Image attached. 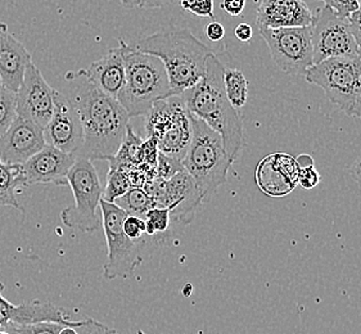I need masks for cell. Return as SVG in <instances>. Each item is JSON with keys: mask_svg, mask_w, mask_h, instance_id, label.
<instances>
[{"mask_svg": "<svg viewBox=\"0 0 361 334\" xmlns=\"http://www.w3.org/2000/svg\"><path fill=\"white\" fill-rule=\"evenodd\" d=\"M118 43L123 47L125 82L117 101L130 118L145 116L154 103L171 97L166 70L152 54L137 51L123 40Z\"/></svg>", "mask_w": 361, "mask_h": 334, "instance_id": "obj_4", "label": "cell"}, {"mask_svg": "<svg viewBox=\"0 0 361 334\" xmlns=\"http://www.w3.org/2000/svg\"><path fill=\"white\" fill-rule=\"evenodd\" d=\"M75 161L76 156L45 144L40 152L21 165L25 187L34 184L67 185V175Z\"/></svg>", "mask_w": 361, "mask_h": 334, "instance_id": "obj_16", "label": "cell"}, {"mask_svg": "<svg viewBox=\"0 0 361 334\" xmlns=\"http://www.w3.org/2000/svg\"><path fill=\"white\" fill-rule=\"evenodd\" d=\"M234 35L238 39L239 42L247 43V42H250L252 39V27L248 23H239L238 26L234 30Z\"/></svg>", "mask_w": 361, "mask_h": 334, "instance_id": "obj_38", "label": "cell"}, {"mask_svg": "<svg viewBox=\"0 0 361 334\" xmlns=\"http://www.w3.org/2000/svg\"><path fill=\"white\" fill-rule=\"evenodd\" d=\"M78 76L98 87L104 94L117 99L125 82V63L121 44L103 57L93 62L87 70H81Z\"/></svg>", "mask_w": 361, "mask_h": 334, "instance_id": "obj_21", "label": "cell"}, {"mask_svg": "<svg viewBox=\"0 0 361 334\" xmlns=\"http://www.w3.org/2000/svg\"><path fill=\"white\" fill-rule=\"evenodd\" d=\"M246 7V0H223L221 9L228 15L237 17L240 15Z\"/></svg>", "mask_w": 361, "mask_h": 334, "instance_id": "obj_36", "label": "cell"}, {"mask_svg": "<svg viewBox=\"0 0 361 334\" xmlns=\"http://www.w3.org/2000/svg\"><path fill=\"white\" fill-rule=\"evenodd\" d=\"M224 87L226 97L234 109L245 107L248 98V81L237 68H224Z\"/></svg>", "mask_w": 361, "mask_h": 334, "instance_id": "obj_24", "label": "cell"}, {"mask_svg": "<svg viewBox=\"0 0 361 334\" xmlns=\"http://www.w3.org/2000/svg\"><path fill=\"white\" fill-rule=\"evenodd\" d=\"M134 48L164 63L171 95H181L202 80L207 58L214 53L188 29L175 26L142 39Z\"/></svg>", "mask_w": 361, "mask_h": 334, "instance_id": "obj_3", "label": "cell"}, {"mask_svg": "<svg viewBox=\"0 0 361 334\" xmlns=\"http://www.w3.org/2000/svg\"><path fill=\"white\" fill-rule=\"evenodd\" d=\"M25 187L21 165H9L0 160V207L9 206L22 210L16 198L17 187Z\"/></svg>", "mask_w": 361, "mask_h": 334, "instance_id": "obj_22", "label": "cell"}, {"mask_svg": "<svg viewBox=\"0 0 361 334\" xmlns=\"http://www.w3.org/2000/svg\"><path fill=\"white\" fill-rule=\"evenodd\" d=\"M4 290V284L0 282V328L32 324L39 321H56L68 327H75L76 321L67 319L65 310L42 301H30L15 305L3 296Z\"/></svg>", "mask_w": 361, "mask_h": 334, "instance_id": "obj_18", "label": "cell"}, {"mask_svg": "<svg viewBox=\"0 0 361 334\" xmlns=\"http://www.w3.org/2000/svg\"><path fill=\"white\" fill-rule=\"evenodd\" d=\"M123 232L130 240H143V234H145V218L128 215L123 220Z\"/></svg>", "mask_w": 361, "mask_h": 334, "instance_id": "obj_33", "label": "cell"}, {"mask_svg": "<svg viewBox=\"0 0 361 334\" xmlns=\"http://www.w3.org/2000/svg\"><path fill=\"white\" fill-rule=\"evenodd\" d=\"M73 329L76 330V334H118L115 329L94 319L76 321Z\"/></svg>", "mask_w": 361, "mask_h": 334, "instance_id": "obj_31", "label": "cell"}, {"mask_svg": "<svg viewBox=\"0 0 361 334\" xmlns=\"http://www.w3.org/2000/svg\"><path fill=\"white\" fill-rule=\"evenodd\" d=\"M120 1L123 7L130 8V9L142 8V4H143V0H120Z\"/></svg>", "mask_w": 361, "mask_h": 334, "instance_id": "obj_42", "label": "cell"}, {"mask_svg": "<svg viewBox=\"0 0 361 334\" xmlns=\"http://www.w3.org/2000/svg\"><path fill=\"white\" fill-rule=\"evenodd\" d=\"M354 117H357V118L361 120V93L360 97H359V101L356 103V107H355Z\"/></svg>", "mask_w": 361, "mask_h": 334, "instance_id": "obj_43", "label": "cell"}, {"mask_svg": "<svg viewBox=\"0 0 361 334\" xmlns=\"http://www.w3.org/2000/svg\"><path fill=\"white\" fill-rule=\"evenodd\" d=\"M31 56L27 49L20 43L4 23H0V80L1 85L17 93L27 66L31 63Z\"/></svg>", "mask_w": 361, "mask_h": 334, "instance_id": "obj_20", "label": "cell"}, {"mask_svg": "<svg viewBox=\"0 0 361 334\" xmlns=\"http://www.w3.org/2000/svg\"><path fill=\"white\" fill-rule=\"evenodd\" d=\"M181 8L200 17L214 18V0H179Z\"/></svg>", "mask_w": 361, "mask_h": 334, "instance_id": "obj_30", "label": "cell"}, {"mask_svg": "<svg viewBox=\"0 0 361 334\" xmlns=\"http://www.w3.org/2000/svg\"><path fill=\"white\" fill-rule=\"evenodd\" d=\"M67 185L73 190L75 206L62 211V223L80 232H97L102 225L97 211L101 207L103 188L93 162L76 159L67 175Z\"/></svg>", "mask_w": 361, "mask_h": 334, "instance_id": "obj_8", "label": "cell"}, {"mask_svg": "<svg viewBox=\"0 0 361 334\" xmlns=\"http://www.w3.org/2000/svg\"><path fill=\"white\" fill-rule=\"evenodd\" d=\"M359 56H360V58H361V51H359Z\"/></svg>", "mask_w": 361, "mask_h": 334, "instance_id": "obj_48", "label": "cell"}, {"mask_svg": "<svg viewBox=\"0 0 361 334\" xmlns=\"http://www.w3.org/2000/svg\"><path fill=\"white\" fill-rule=\"evenodd\" d=\"M176 0H143L142 8L145 9H157V8L167 7L173 4Z\"/></svg>", "mask_w": 361, "mask_h": 334, "instance_id": "obj_39", "label": "cell"}, {"mask_svg": "<svg viewBox=\"0 0 361 334\" xmlns=\"http://www.w3.org/2000/svg\"><path fill=\"white\" fill-rule=\"evenodd\" d=\"M131 188L129 176L125 170L120 167L109 165V171L107 174V185L103 189L102 199L106 202L114 204L117 198L123 196Z\"/></svg>", "mask_w": 361, "mask_h": 334, "instance_id": "obj_25", "label": "cell"}, {"mask_svg": "<svg viewBox=\"0 0 361 334\" xmlns=\"http://www.w3.org/2000/svg\"><path fill=\"white\" fill-rule=\"evenodd\" d=\"M145 192L152 198L156 207L170 210L171 218L181 224H189L203 199L206 198L195 179L184 170L170 180L154 179L145 183Z\"/></svg>", "mask_w": 361, "mask_h": 334, "instance_id": "obj_12", "label": "cell"}, {"mask_svg": "<svg viewBox=\"0 0 361 334\" xmlns=\"http://www.w3.org/2000/svg\"><path fill=\"white\" fill-rule=\"evenodd\" d=\"M0 87H1V80H0Z\"/></svg>", "mask_w": 361, "mask_h": 334, "instance_id": "obj_49", "label": "cell"}, {"mask_svg": "<svg viewBox=\"0 0 361 334\" xmlns=\"http://www.w3.org/2000/svg\"><path fill=\"white\" fill-rule=\"evenodd\" d=\"M324 1L325 7L331 8L341 18H348L359 9V0H320Z\"/></svg>", "mask_w": 361, "mask_h": 334, "instance_id": "obj_32", "label": "cell"}, {"mask_svg": "<svg viewBox=\"0 0 361 334\" xmlns=\"http://www.w3.org/2000/svg\"><path fill=\"white\" fill-rule=\"evenodd\" d=\"M54 93L56 90L31 62L17 92V116L27 118L44 129L53 116Z\"/></svg>", "mask_w": 361, "mask_h": 334, "instance_id": "obj_14", "label": "cell"}, {"mask_svg": "<svg viewBox=\"0 0 361 334\" xmlns=\"http://www.w3.org/2000/svg\"><path fill=\"white\" fill-rule=\"evenodd\" d=\"M297 165L298 168H306V167L314 166V160L309 154H301L296 159Z\"/></svg>", "mask_w": 361, "mask_h": 334, "instance_id": "obj_40", "label": "cell"}, {"mask_svg": "<svg viewBox=\"0 0 361 334\" xmlns=\"http://www.w3.org/2000/svg\"><path fill=\"white\" fill-rule=\"evenodd\" d=\"M320 179H322V176L315 166L306 167V168H300L297 184H300V187H302L306 190H310L318 185Z\"/></svg>", "mask_w": 361, "mask_h": 334, "instance_id": "obj_34", "label": "cell"}, {"mask_svg": "<svg viewBox=\"0 0 361 334\" xmlns=\"http://www.w3.org/2000/svg\"><path fill=\"white\" fill-rule=\"evenodd\" d=\"M114 204L123 209L128 215L145 218L148 211L156 207L152 198L143 188L131 187L123 196L117 198Z\"/></svg>", "mask_w": 361, "mask_h": 334, "instance_id": "obj_23", "label": "cell"}, {"mask_svg": "<svg viewBox=\"0 0 361 334\" xmlns=\"http://www.w3.org/2000/svg\"><path fill=\"white\" fill-rule=\"evenodd\" d=\"M44 147L43 128L27 118L17 116L0 138V160L9 165H23Z\"/></svg>", "mask_w": 361, "mask_h": 334, "instance_id": "obj_15", "label": "cell"}, {"mask_svg": "<svg viewBox=\"0 0 361 334\" xmlns=\"http://www.w3.org/2000/svg\"><path fill=\"white\" fill-rule=\"evenodd\" d=\"M17 117V93L0 87V138L7 132Z\"/></svg>", "mask_w": 361, "mask_h": 334, "instance_id": "obj_26", "label": "cell"}, {"mask_svg": "<svg viewBox=\"0 0 361 334\" xmlns=\"http://www.w3.org/2000/svg\"><path fill=\"white\" fill-rule=\"evenodd\" d=\"M361 0H359V3H360Z\"/></svg>", "mask_w": 361, "mask_h": 334, "instance_id": "obj_50", "label": "cell"}, {"mask_svg": "<svg viewBox=\"0 0 361 334\" xmlns=\"http://www.w3.org/2000/svg\"><path fill=\"white\" fill-rule=\"evenodd\" d=\"M350 174L357 183H361V157L355 161L354 165L350 168Z\"/></svg>", "mask_w": 361, "mask_h": 334, "instance_id": "obj_41", "label": "cell"}, {"mask_svg": "<svg viewBox=\"0 0 361 334\" xmlns=\"http://www.w3.org/2000/svg\"><path fill=\"white\" fill-rule=\"evenodd\" d=\"M311 29L314 65L325 59L359 56V47L348 20L341 18L331 8H322L314 16Z\"/></svg>", "mask_w": 361, "mask_h": 334, "instance_id": "obj_11", "label": "cell"}, {"mask_svg": "<svg viewBox=\"0 0 361 334\" xmlns=\"http://www.w3.org/2000/svg\"><path fill=\"white\" fill-rule=\"evenodd\" d=\"M137 334H145L143 330H137Z\"/></svg>", "mask_w": 361, "mask_h": 334, "instance_id": "obj_46", "label": "cell"}, {"mask_svg": "<svg viewBox=\"0 0 361 334\" xmlns=\"http://www.w3.org/2000/svg\"><path fill=\"white\" fill-rule=\"evenodd\" d=\"M275 66L289 75H305L314 66L311 26L292 29L259 27Z\"/></svg>", "mask_w": 361, "mask_h": 334, "instance_id": "obj_10", "label": "cell"}, {"mask_svg": "<svg viewBox=\"0 0 361 334\" xmlns=\"http://www.w3.org/2000/svg\"><path fill=\"white\" fill-rule=\"evenodd\" d=\"M305 79L322 87L326 98L347 116L354 117L361 93L360 56L325 59L310 67Z\"/></svg>", "mask_w": 361, "mask_h": 334, "instance_id": "obj_7", "label": "cell"}, {"mask_svg": "<svg viewBox=\"0 0 361 334\" xmlns=\"http://www.w3.org/2000/svg\"><path fill=\"white\" fill-rule=\"evenodd\" d=\"M224 68L215 53L209 54L202 80L180 97L193 116L220 134L225 152L234 162L245 146V132L242 118L225 93Z\"/></svg>", "mask_w": 361, "mask_h": 334, "instance_id": "obj_2", "label": "cell"}, {"mask_svg": "<svg viewBox=\"0 0 361 334\" xmlns=\"http://www.w3.org/2000/svg\"><path fill=\"white\" fill-rule=\"evenodd\" d=\"M102 228L107 240V261L103 266V276L112 280L128 278L142 262L145 240H130L123 232V220L128 214L118 206L101 201Z\"/></svg>", "mask_w": 361, "mask_h": 334, "instance_id": "obj_9", "label": "cell"}, {"mask_svg": "<svg viewBox=\"0 0 361 334\" xmlns=\"http://www.w3.org/2000/svg\"><path fill=\"white\" fill-rule=\"evenodd\" d=\"M206 35L209 37L211 42H220L223 40L225 37L224 26L220 22L212 21L206 26Z\"/></svg>", "mask_w": 361, "mask_h": 334, "instance_id": "obj_37", "label": "cell"}, {"mask_svg": "<svg viewBox=\"0 0 361 334\" xmlns=\"http://www.w3.org/2000/svg\"><path fill=\"white\" fill-rule=\"evenodd\" d=\"M145 234L157 235L167 232L170 228L171 214L165 207H153L145 214Z\"/></svg>", "mask_w": 361, "mask_h": 334, "instance_id": "obj_27", "label": "cell"}, {"mask_svg": "<svg viewBox=\"0 0 361 334\" xmlns=\"http://www.w3.org/2000/svg\"><path fill=\"white\" fill-rule=\"evenodd\" d=\"M11 333H12V334H18V333H16V332H11Z\"/></svg>", "mask_w": 361, "mask_h": 334, "instance_id": "obj_47", "label": "cell"}, {"mask_svg": "<svg viewBox=\"0 0 361 334\" xmlns=\"http://www.w3.org/2000/svg\"><path fill=\"white\" fill-rule=\"evenodd\" d=\"M145 117V139H156L159 153L180 162L184 160L193 128L192 115L180 95L154 103Z\"/></svg>", "mask_w": 361, "mask_h": 334, "instance_id": "obj_6", "label": "cell"}, {"mask_svg": "<svg viewBox=\"0 0 361 334\" xmlns=\"http://www.w3.org/2000/svg\"><path fill=\"white\" fill-rule=\"evenodd\" d=\"M298 171L296 159L286 153H275L259 163L256 183L267 196H287L296 188Z\"/></svg>", "mask_w": 361, "mask_h": 334, "instance_id": "obj_17", "label": "cell"}, {"mask_svg": "<svg viewBox=\"0 0 361 334\" xmlns=\"http://www.w3.org/2000/svg\"><path fill=\"white\" fill-rule=\"evenodd\" d=\"M314 15L304 0H261L256 23L267 29H292L311 26Z\"/></svg>", "mask_w": 361, "mask_h": 334, "instance_id": "obj_19", "label": "cell"}, {"mask_svg": "<svg viewBox=\"0 0 361 334\" xmlns=\"http://www.w3.org/2000/svg\"><path fill=\"white\" fill-rule=\"evenodd\" d=\"M66 327L68 326L56 321H39L23 326H9L6 329L18 334H59Z\"/></svg>", "mask_w": 361, "mask_h": 334, "instance_id": "obj_28", "label": "cell"}, {"mask_svg": "<svg viewBox=\"0 0 361 334\" xmlns=\"http://www.w3.org/2000/svg\"><path fill=\"white\" fill-rule=\"evenodd\" d=\"M181 171H184V166L180 161L173 160L171 157H167L165 154L159 153L156 170H154V179L170 180Z\"/></svg>", "mask_w": 361, "mask_h": 334, "instance_id": "obj_29", "label": "cell"}, {"mask_svg": "<svg viewBox=\"0 0 361 334\" xmlns=\"http://www.w3.org/2000/svg\"><path fill=\"white\" fill-rule=\"evenodd\" d=\"M43 132L47 146L73 156L79 153L84 144V129L79 111L71 98L56 90L53 116Z\"/></svg>", "mask_w": 361, "mask_h": 334, "instance_id": "obj_13", "label": "cell"}, {"mask_svg": "<svg viewBox=\"0 0 361 334\" xmlns=\"http://www.w3.org/2000/svg\"><path fill=\"white\" fill-rule=\"evenodd\" d=\"M79 111L84 144L76 159L112 160L123 143L130 117L120 102L104 94L89 81L78 87L71 98Z\"/></svg>", "mask_w": 361, "mask_h": 334, "instance_id": "obj_1", "label": "cell"}, {"mask_svg": "<svg viewBox=\"0 0 361 334\" xmlns=\"http://www.w3.org/2000/svg\"><path fill=\"white\" fill-rule=\"evenodd\" d=\"M192 128V142L181 163L204 197H209L226 183L233 162L225 152L224 143L219 132L193 115Z\"/></svg>", "mask_w": 361, "mask_h": 334, "instance_id": "obj_5", "label": "cell"}, {"mask_svg": "<svg viewBox=\"0 0 361 334\" xmlns=\"http://www.w3.org/2000/svg\"><path fill=\"white\" fill-rule=\"evenodd\" d=\"M347 20L350 23V27H351L353 35L357 43V47H359V51H361V1L359 3V9L350 16Z\"/></svg>", "mask_w": 361, "mask_h": 334, "instance_id": "obj_35", "label": "cell"}, {"mask_svg": "<svg viewBox=\"0 0 361 334\" xmlns=\"http://www.w3.org/2000/svg\"><path fill=\"white\" fill-rule=\"evenodd\" d=\"M0 334H12L6 328H0Z\"/></svg>", "mask_w": 361, "mask_h": 334, "instance_id": "obj_45", "label": "cell"}, {"mask_svg": "<svg viewBox=\"0 0 361 334\" xmlns=\"http://www.w3.org/2000/svg\"><path fill=\"white\" fill-rule=\"evenodd\" d=\"M59 334H76V330L73 327H66Z\"/></svg>", "mask_w": 361, "mask_h": 334, "instance_id": "obj_44", "label": "cell"}]
</instances>
